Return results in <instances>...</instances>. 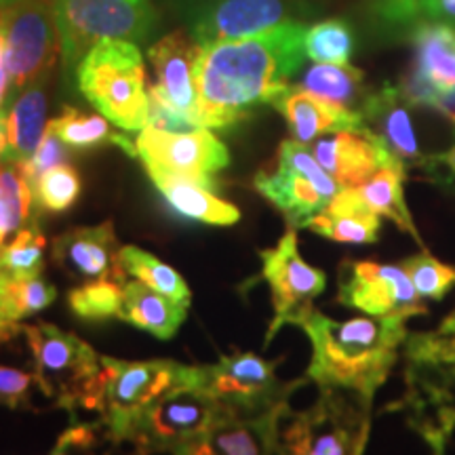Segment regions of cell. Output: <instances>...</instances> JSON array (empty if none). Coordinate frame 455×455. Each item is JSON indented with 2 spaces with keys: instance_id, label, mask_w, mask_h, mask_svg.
<instances>
[{
  "instance_id": "cell-26",
  "label": "cell",
  "mask_w": 455,
  "mask_h": 455,
  "mask_svg": "<svg viewBox=\"0 0 455 455\" xmlns=\"http://www.w3.org/2000/svg\"><path fill=\"white\" fill-rule=\"evenodd\" d=\"M413 72L436 93L455 89V30L445 24H424L413 32ZM441 106V104H439Z\"/></svg>"
},
{
  "instance_id": "cell-13",
  "label": "cell",
  "mask_w": 455,
  "mask_h": 455,
  "mask_svg": "<svg viewBox=\"0 0 455 455\" xmlns=\"http://www.w3.org/2000/svg\"><path fill=\"white\" fill-rule=\"evenodd\" d=\"M287 411L289 398L264 407L224 403V411L212 428L173 455H276L278 435Z\"/></svg>"
},
{
  "instance_id": "cell-28",
  "label": "cell",
  "mask_w": 455,
  "mask_h": 455,
  "mask_svg": "<svg viewBox=\"0 0 455 455\" xmlns=\"http://www.w3.org/2000/svg\"><path fill=\"white\" fill-rule=\"evenodd\" d=\"M47 127L60 138L68 148H76V150H89V148H98L104 144L121 146L127 155L138 156L135 144L116 133L110 127V121L101 114H87L76 108H66L60 116L49 121Z\"/></svg>"
},
{
  "instance_id": "cell-23",
  "label": "cell",
  "mask_w": 455,
  "mask_h": 455,
  "mask_svg": "<svg viewBox=\"0 0 455 455\" xmlns=\"http://www.w3.org/2000/svg\"><path fill=\"white\" fill-rule=\"evenodd\" d=\"M308 230L335 243L367 244L379 235V215L367 207L356 188H341L323 213L308 224Z\"/></svg>"
},
{
  "instance_id": "cell-6",
  "label": "cell",
  "mask_w": 455,
  "mask_h": 455,
  "mask_svg": "<svg viewBox=\"0 0 455 455\" xmlns=\"http://www.w3.org/2000/svg\"><path fill=\"white\" fill-rule=\"evenodd\" d=\"M101 363L104 371L95 413L121 445L135 419L156 398L178 386L204 382V367H188L175 361H118L101 356Z\"/></svg>"
},
{
  "instance_id": "cell-45",
  "label": "cell",
  "mask_w": 455,
  "mask_h": 455,
  "mask_svg": "<svg viewBox=\"0 0 455 455\" xmlns=\"http://www.w3.org/2000/svg\"><path fill=\"white\" fill-rule=\"evenodd\" d=\"M17 3H21V0H0V11L13 7V4H17Z\"/></svg>"
},
{
  "instance_id": "cell-12",
  "label": "cell",
  "mask_w": 455,
  "mask_h": 455,
  "mask_svg": "<svg viewBox=\"0 0 455 455\" xmlns=\"http://www.w3.org/2000/svg\"><path fill=\"white\" fill-rule=\"evenodd\" d=\"M135 150L146 169L181 175L213 188V175L230 164V152L212 129L164 131L146 127L135 140Z\"/></svg>"
},
{
  "instance_id": "cell-17",
  "label": "cell",
  "mask_w": 455,
  "mask_h": 455,
  "mask_svg": "<svg viewBox=\"0 0 455 455\" xmlns=\"http://www.w3.org/2000/svg\"><path fill=\"white\" fill-rule=\"evenodd\" d=\"M198 55H201V44H196L188 32H171L148 49V60L156 74V83L150 87V93L196 127Z\"/></svg>"
},
{
  "instance_id": "cell-20",
  "label": "cell",
  "mask_w": 455,
  "mask_h": 455,
  "mask_svg": "<svg viewBox=\"0 0 455 455\" xmlns=\"http://www.w3.org/2000/svg\"><path fill=\"white\" fill-rule=\"evenodd\" d=\"M272 106L283 114L293 140L299 144H310L327 133L365 127L361 112L318 98L301 87H291Z\"/></svg>"
},
{
  "instance_id": "cell-5",
  "label": "cell",
  "mask_w": 455,
  "mask_h": 455,
  "mask_svg": "<svg viewBox=\"0 0 455 455\" xmlns=\"http://www.w3.org/2000/svg\"><path fill=\"white\" fill-rule=\"evenodd\" d=\"M24 335L43 395L70 413L78 409L95 413L104 371L98 352L51 323L26 325Z\"/></svg>"
},
{
  "instance_id": "cell-3",
  "label": "cell",
  "mask_w": 455,
  "mask_h": 455,
  "mask_svg": "<svg viewBox=\"0 0 455 455\" xmlns=\"http://www.w3.org/2000/svg\"><path fill=\"white\" fill-rule=\"evenodd\" d=\"M78 91L101 116L123 131H141L150 123V87L138 43L106 38L76 68Z\"/></svg>"
},
{
  "instance_id": "cell-10",
  "label": "cell",
  "mask_w": 455,
  "mask_h": 455,
  "mask_svg": "<svg viewBox=\"0 0 455 455\" xmlns=\"http://www.w3.org/2000/svg\"><path fill=\"white\" fill-rule=\"evenodd\" d=\"M0 21L9 70L7 104H11L21 91L47 78L60 51V34L49 0H21L0 11Z\"/></svg>"
},
{
  "instance_id": "cell-35",
  "label": "cell",
  "mask_w": 455,
  "mask_h": 455,
  "mask_svg": "<svg viewBox=\"0 0 455 455\" xmlns=\"http://www.w3.org/2000/svg\"><path fill=\"white\" fill-rule=\"evenodd\" d=\"M124 301V283L106 278V281L83 283L68 295V304L76 316L87 321H104V318H121Z\"/></svg>"
},
{
  "instance_id": "cell-42",
  "label": "cell",
  "mask_w": 455,
  "mask_h": 455,
  "mask_svg": "<svg viewBox=\"0 0 455 455\" xmlns=\"http://www.w3.org/2000/svg\"><path fill=\"white\" fill-rule=\"evenodd\" d=\"M424 13V0H382L379 3V15L386 21L405 24Z\"/></svg>"
},
{
  "instance_id": "cell-38",
  "label": "cell",
  "mask_w": 455,
  "mask_h": 455,
  "mask_svg": "<svg viewBox=\"0 0 455 455\" xmlns=\"http://www.w3.org/2000/svg\"><path fill=\"white\" fill-rule=\"evenodd\" d=\"M34 207L43 212L61 213L70 209L81 196V175L72 164H57L38 178L32 186Z\"/></svg>"
},
{
  "instance_id": "cell-11",
  "label": "cell",
  "mask_w": 455,
  "mask_h": 455,
  "mask_svg": "<svg viewBox=\"0 0 455 455\" xmlns=\"http://www.w3.org/2000/svg\"><path fill=\"white\" fill-rule=\"evenodd\" d=\"M261 275L270 284L275 318L266 339H272L284 325L298 327L315 310V299L325 291V272L310 266L299 255L298 235L287 230L276 247L259 253Z\"/></svg>"
},
{
  "instance_id": "cell-32",
  "label": "cell",
  "mask_w": 455,
  "mask_h": 455,
  "mask_svg": "<svg viewBox=\"0 0 455 455\" xmlns=\"http://www.w3.org/2000/svg\"><path fill=\"white\" fill-rule=\"evenodd\" d=\"M121 266L124 275L138 278V281L146 283L148 287L155 289V291L167 295L184 304H190V289L178 270H173L171 266L163 264L161 259H156L155 255L144 251L140 247H121Z\"/></svg>"
},
{
  "instance_id": "cell-44",
  "label": "cell",
  "mask_w": 455,
  "mask_h": 455,
  "mask_svg": "<svg viewBox=\"0 0 455 455\" xmlns=\"http://www.w3.org/2000/svg\"><path fill=\"white\" fill-rule=\"evenodd\" d=\"M4 150H7V131H4V112L0 114V161L4 158Z\"/></svg>"
},
{
  "instance_id": "cell-2",
  "label": "cell",
  "mask_w": 455,
  "mask_h": 455,
  "mask_svg": "<svg viewBox=\"0 0 455 455\" xmlns=\"http://www.w3.org/2000/svg\"><path fill=\"white\" fill-rule=\"evenodd\" d=\"M407 318L358 316L335 321L312 310L299 323L312 344L308 378L321 388H344L373 401L407 339Z\"/></svg>"
},
{
  "instance_id": "cell-24",
  "label": "cell",
  "mask_w": 455,
  "mask_h": 455,
  "mask_svg": "<svg viewBox=\"0 0 455 455\" xmlns=\"http://www.w3.org/2000/svg\"><path fill=\"white\" fill-rule=\"evenodd\" d=\"M47 124V91L44 81H41L21 91L4 114L7 150L3 161L20 164L32 158Z\"/></svg>"
},
{
  "instance_id": "cell-41",
  "label": "cell",
  "mask_w": 455,
  "mask_h": 455,
  "mask_svg": "<svg viewBox=\"0 0 455 455\" xmlns=\"http://www.w3.org/2000/svg\"><path fill=\"white\" fill-rule=\"evenodd\" d=\"M68 156H70L68 146L47 127L41 144H38L32 158H28L26 163H20L17 167L21 169V173L26 175V180L30 181V186H34L38 181V178H41L43 173H47L49 169L57 167V164L68 163Z\"/></svg>"
},
{
  "instance_id": "cell-16",
  "label": "cell",
  "mask_w": 455,
  "mask_h": 455,
  "mask_svg": "<svg viewBox=\"0 0 455 455\" xmlns=\"http://www.w3.org/2000/svg\"><path fill=\"white\" fill-rule=\"evenodd\" d=\"M276 361H266L258 355L224 356L212 367H204L203 386L215 398L232 405L264 407L287 401L304 382L283 384L276 378Z\"/></svg>"
},
{
  "instance_id": "cell-19",
  "label": "cell",
  "mask_w": 455,
  "mask_h": 455,
  "mask_svg": "<svg viewBox=\"0 0 455 455\" xmlns=\"http://www.w3.org/2000/svg\"><path fill=\"white\" fill-rule=\"evenodd\" d=\"M312 155L339 188L363 186L384 164L396 161L379 135L369 127L338 131L318 140L312 146Z\"/></svg>"
},
{
  "instance_id": "cell-9",
  "label": "cell",
  "mask_w": 455,
  "mask_h": 455,
  "mask_svg": "<svg viewBox=\"0 0 455 455\" xmlns=\"http://www.w3.org/2000/svg\"><path fill=\"white\" fill-rule=\"evenodd\" d=\"M255 188L284 215L293 230L308 228L341 190L312 150L295 140L283 141L275 169L259 171L255 175Z\"/></svg>"
},
{
  "instance_id": "cell-4",
  "label": "cell",
  "mask_w": 455,
  "mask_h": 455,
  "mask_svg": "<svg viewBox=\"0 0 455 455\" xmlns=\"http://www.w3.org/2000/svg\"><path fill=\"white\" fill-rule=\"evenodd\" d=\"M369 430V398L344 388H321L315 405L284 413L276 455H363Z\"/></svg>"
},
{
  "instance_id": "cell-36",
  "label": "cell",
  "mask_w": 455,
  "mask_h": 455,
  "mask_svg": "<svg viewBox=\"0 0 455 455\" xmlns=\"http://www.w3.org/2000/svg\"><path fill=\"white\" fill-rule=\"evenodd\" d=\"M306 57L315 64H348L355 51V34L344 20H327L306 30Z\"/></svg>"
},
{
  "instance_id": "cell-22",
  "label": "cell",
  "mask_w": 455,
  "mask_h": 455,
  "mask_svg": "<svg viewBox=\"0 0 455 455\" xmlns=\"http://www.w3.org/2000/svg\"><path fill=\"white\" fill-rule=\"evenodd\" d=\"M401 89L386 84L365 101L363 121L373 124V133L379 135L390 155L403 164L419 163V148L415 140L411 116L405 106Z\"/></svg>"
},
{
  "instance_id": "cell-14",
  "label": "cell",
  "mask_w": 455,
  "mask_h": 455,
  "mask_svg": "<svg viewBox=\"0 0 455 455\" xmlns=\"http://www.w3.org/2000/svg\"><path fill=\"white\" fill-rule=\"evenodd\" d=\"M181 20L196 44L241 41L291 21L287 0H178Z\"/></svg>"
},
{
  "instance_id": "cell-30",
  "label": "cell",
  "mask_w": 455,
  "mask_h": 455,
  "mask_svg": "<svg viewBox=\"0 0 455 455\" xmlns=\"http://www.w3.org/2000/svg\"><path fill=\"white\" fill-rule=\"evenodd\" d=\"M34 192L30 181L13 163L0 167V247L32 220Z\"/></svg>"
},
{
  "instance_id": "cell-46",
  "label": "cell",
  "mask_w": 455,
  "mask_h": 455,
  "mask_svg": "<svg viewBox=\"0 0 455 455\" xmlns=\"http://www.w3.org/2000/svg\"><path fill=\"white\" fill-rule=\"evenodd\" d=\"M453 118H455V116H453Z\"/></svg>"
},
{
  "instance_id": "cell-43",
  "label": "cell",
  "mask_w": 455,
  "mask_h": 455,
  "mask_svg": "<svg viewBox=\"0 0 455 455\" xmlns=\"http://www.w3.org/2000/svg\"><path fill=\"white\" fill-rule=\"evenodd\" d=\"M9 100V70H7V57H4V32L3 21H0V114H3V106Z\"/></svg>"
},
{
  "instance_id": "cell-1",
  "label": "cell",
  "mask_w": 455,
  "mask_h": 455,
  "mask_svg": "<svg viewBox=\"0 0 455 455\" xmlns=\"http://www.w3.org/2000/svg\"><path fill=\"white\" fill-rule=\"evenodd\" d=\"M306 30L298 21H284L258 36L201 47L198 127L226 129L253 108L275 104L287 93L289 81L306 60Z\"/></svg>"
},
{
  "instance_id": "cell-37",
  "label": "cell",
  "mask_w": 455,
  "mask_h": 455,
  "mask_svg": "<svg viewBox=\"0 0 455 455\" xmlns=\"http://www.w3.org/2000/svg\"><path fill=\"white\" fill-rule=\"evenodd\" d=\"M123 445L114 439L108 426L95 422H74L57 436L47 455H116Z\"/></svg>"
},
{
  "instance_id": "cell-33",
  "label": "cell",
  "mask_w": 455,
  "mask_h": 455,
  "mask_svg": "<svg viewBox=\"0 0 455 455\" xmlns=\"http://www.w3.org/2000/svg\"><path fill=\"white\" fill-rule=\"evenodd\" d=\"M403 346L413 367L436 369L455 379V312L441 323L436 331L407 335Z\"/></svg>"
},
{
  "instance_id": "cell-34",
  "label": "cell",
  "mask_w": 455,
  "mask_h": 455,
  "mask_svg": "<svg viewBox=\"0 0 455 455\" xmlns=\"http://www.w3.org/2000/svg\"><path fill=\"white\" fill-rule=\"evenodd\" d=\"M301 89L350 108L363 91V72L350 64H315L301 78Z\"/></svg>"
},
{
  "instance_id": "cell-27",
  "label": "cell",
  "mask_w": 455,
  "mask_h": 455,
  "mask_svg": "<svg viewBox=\"0 0 455 455\" xmlns=\"http://www.w3.org/2000/svg\"><path fill=\"white\" fill-rule=\"evenodd\" d=\"M403 180H405V164L401 161H392L384 164L378 173L371 175L356 190L371 212L378 213L379 218H388L390 221H395L403 232L411 235L419 243L422 238H419L418 228H415L411 213L407 209Z\"/></svg>"
},
{
  "instance_id": "cell-18",
  "label": "cell",
  "mask_w": 455,
  "mask_h": 455,
  "mask_svg": "<svg viewBox=\"0 0 455 455\" xmlns=\"http://www.w3.org/2000/svg\"><path fill=\"white\" fill-rule=\"evenodd\" d=\"M53 261L68 278L81 283L114 281L124 283V270L121 266V247L112 221L100 226L72 228L53 241Z\"/></svg>"
},
{
  "instance_id": "cell-8",
  "label": "cell",
  "mask_w": 455,
  "mask_h": 455,
  "mask_svg": "<svg viewBox=\"0 0 455 455\" xmlns=\"http://www.w3.org/2000/svg\"><path fill=\"white\" fill-rule=\"evenodd\" d=\"M224 411V403L203 384L178 386L156 398L135 419L124 445L133 455H173L186 443L207 432Z\"/></svg>"
},
{
  "instance_id": "cell-31",
  "label": "cell",
  "mask_w": 455,
  "mask_h": 455,
  "mask_svg": "<svg viewBox=\"0 0 455 455\" xmlns=\"http://www.w3.org/2000/svg\"><path fill=\"white\" fill-rule=\"evenodd\" d=\"M44 238L36 218H32L13 236V241L0 247V272L17 281L38 278L44 270Z\"/></svg>"
},
{
  "instance_id": "cell-21",
  "label": "cell",
  "mask_w": 455,
  "mask_h": 455,
  "mask_svg": "<svg viewBox=\"0 0 455 455\" xmlns=\"http://www.w3.org/2000/svg\"><path fill=\"white\" fill-rule=\"evenodd\" d=\"M146 171L164 201L184 218L203 221L209 226H232L241 220V212L235 204L220 198L212 188L201 184V181L164 173L158 169Z\"/></svg>"
},
{
  "instance_id": "cell-29",
  "label": "cell",
  "mask_w": 455,
  "mask_h": 455,
  "mask_svg": "<svg viewBox=\"0 0 455 455\" xmlns=\"http://www.w3.org/2000/svg\"><path fill=\"white\" fill-rule=\"evenodd\" d=\"M55 298L57 289L41 276L17 281L0 272V325L24 321L53 304Z\"/></svg>"
},
{
  "instance_id": "cell-15",
  "label": "cell",
  "mask_w": 455,
  "mask_h": 455,
  "mask_svg": "<svg viewBox=\"0 0 455 455\" xmlns=\"http://www.w3.org/2000/svg\"><path fill=\"white\" fill-rule=\"evenodd\" d=\"M339 304L369 316L413 318L426 315V306L411 278L401 266L378 261H344L338 281Z\"/></svg>"
},
{
  "instance_id": "cell-25",
  "label": "cell",
  "mask_w": 455,
  "mask_h": 455,
  "mask_svg": "<svg viewBox=\"0 0 455 455\" xmlns=\"http://www.w3.org/2000/svg\"><path fill=\"white\" fill-rule=\"evenodd\" d=\"M188 308H190V304L167 298V295L155 291L138 278L124 283L121 318L138 329L156 335V338H173L180 331L181 323L186 321Z\"/></svg>"
},
{
  "instance_id": "cell-39",
  "label": "cell",
  "mask_w": 455,
  "mask_h": 455,
  "mask_svg": "<svg viewBox=\"0 0 455 455\" xmlns=\"http://www.w3.org/2000/svg\"><path fill=\"white\" fill-rule=\"evenodd\" d=\"M403 270L411 278L415 291L424 299H443L449 293V289L455 284V268L432 258L430 253H419L413 258L403 259Z\"/></svg>"
},
{
  "instance_id": "cell-7",
  "label": "cell",
  "mask_w": 455,
  "mask_h": 455,
  "mask_svg": "<svg viewBox=\"0 0 455 455\" xmlns=\"http://www.w3.org/2000/svg\"><path fill=\"white\" fill-rule=\"evenodd\" d=\"M53 11L68 72L106 38L144 43L156 26L152 0H53Z\"/></svg>"
},
{
  "instance_id": "cell-40",
  "label": "cell",
  "mask_w": 455,
  "mask_h": 455,
  "mask_svg": "<svg viewBox=\"0 0 455 455\" xmlns=\"http://www.w3.org/2000/svg\"><path fill=\"white\" fill-rule=\"evenodd\" d=\"M41 390L36 371L11 365H0V405L9 409H32L34 390Z\"/></svg>"
}]
</instances>
